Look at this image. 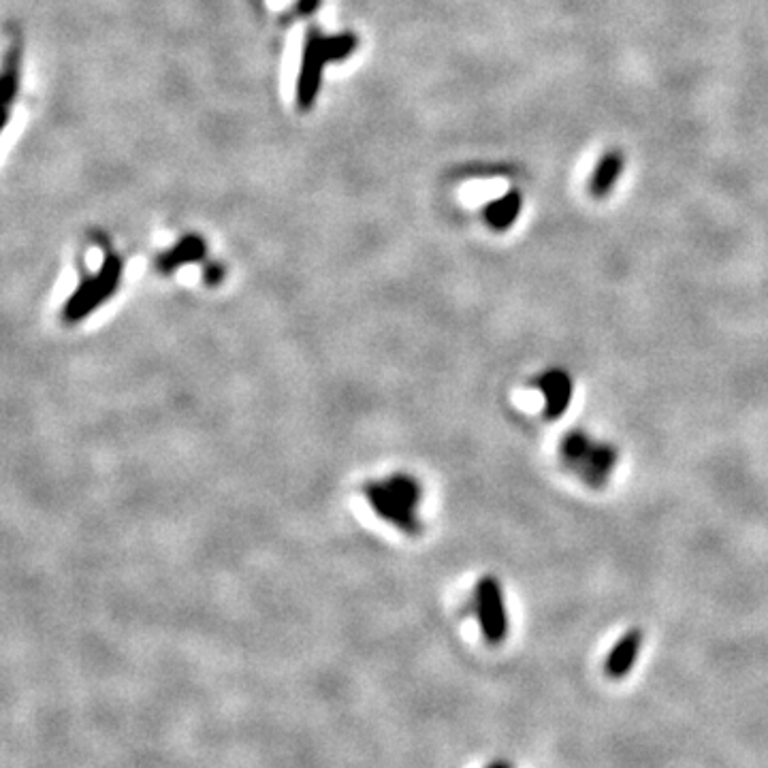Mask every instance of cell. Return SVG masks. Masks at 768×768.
Segmentation results:
<instances>
[{"label": "cell", "mask_w": 768, "mask_h": 768, "mask_svg": "<svg viewBox=\"0 0 768 768\" xmlns=\"http://www.w3.org/2000/svg\"><path fill=\"white\" fill-rule=\"evenodd\" d=\"M357 37L350 35H333L325 37L318 30H310L306 39V47H303L301 69L297 77V105L299 109H310L314 105V99L320 88V77H323V69L329 62H338L348 58L357 47Z\"/></svg>", "instance_id": "6da1fadb"}, {"label": "cell", "mask_w": 768, "mask_h": 768, "mask_svg": "<svg viewBox=\"0 0 768 768\" xmlns=\"http://www.w3.org/2000/svg\"><path fill=\"white\" fill-rule=\"evenodd\" d=\"M124 263L120 256L109 254L107 259L96 269V274L77 284L73 295L67 299L62 308V320L69 325L82 323L84 318L94 314L103 303H107L116 295L122 282Z\"/></svg>", "instance_id": "7a4b0ae2"}, {"label": "cell", "mask_w": 768, "mask_h": 768, "mask_svg": "<svg viewBox=\"0 0 768 768\" xmlns=\"http://www.w3.org/2000/svg\"><path fill=\"white\" fill-rule=\"evenodd\" d=\"M562 455L568 466L587 485L602 487L617 466V451L611 444L594 442L583 431H572L562 442Z\"/></svg>", "instance_id": "3957f363"}, {"label": "cell", "mask_w": 768, "mask_h": 768, "mask_svg": "<svg viewBox=\"0 0 768 768\" xmlns=\"http://www.w3.org/2000/svg\"><path fill=\"white\" fill-rule=\"evenodd\" d=\"M474 604H476L480 632H483L485 640L489 645H500L508 634V617H506L504 591L495 576L487 574L476 583Z\"/></svg>", "instance_id": "277c9868"}, {"label": "cell", "mask_w": 768, "mask_h": 768, "mask_svg": "<svg viewBox=\"0 0 768 768\" xmlns=\"http://www.w3.org/2000/svg\"><path fill=\"white\" fill-rule=\"evenodd\" d=\"M365 498L376 515L382 521H387L389 525H395L399 532H404L408 536L421 534V521L416 517V510L399 502L384 483L365 485Z\"/></svg>", "instance_id": "5b68a950"}, {"label": "cell", "mask_w": 768, "mask_h": 768, "mask_svg": "<svg viewBox=\"0 0 768 768\" xmlns=\"http://www.w3.org/2000/svg\"><path fill=\"white\" fill-rule=\"evenodd\" d=\"M538 387L544 395V416H547L549 421H555L568 412L574 384L564 370H549L547 374H542Z\"/></svg>", "instance_id": "8992f818"}, {"label": "cell", "mask_w": 768, "mask_h": 768, "mask_svg": "<svg viewBox=\"0 0 768 768\" xmlns=\"http://www.w3.org/2000/svg\"><path fill=\"white\" fill-rule=\"evenodd\" d=\"M640 647H643V632L638 628L628 630L619 638V643L613 647V651L608 653L606 658V675L611 679H621L626 677L628 672L634 668Z\"/></svg>", "instance_id": "52a82bcc"}, {"label": "cell", "mask_w": 768, "mask_h": 768, "mask_svg": "<svg viewBox=\"0 0 768 768\" xmlns=\"http://www.w3.org/2000/svg\"><path fill=\"white\" fill-rule=\"evenodd\" d=\"M205 252H207V246H205V242H203L199 235H186L173 248H169L167 252L160 254L158 269L163 271V274H171V271L180 269L184 265L201 261L203 256H205Z\"/></svg>", "instance_id": "ba28073f"}, {"label": "cell", "mask_w": 768, "mask_h": 768, "mask_svg": "<svg viewBox=\"0 0 768 768\" xmlns=\"http://www.w3.org/2000/svg\"><path fill=\"white\" fill-rule=\"evenodd\" d=\"M623 165H626V158H623V152L621 150H608L600 158V163L596 165L594 175H591V180H589L591 197L604 199L608 192L613 190L617 180L621 178Z\"/></svg>", "instance_id": "9c48e42d"}, {"label": "cell", "mask_w": 768, "mask_h": 768, "mask_svg": "<svg viewBox=\"0 0 768 768\" xmlns=\"http://www.w3.org/2000/svg\"><path fill=\"white\" fill-rule=\"evenodd\" d=\"M523 207V199L517 190H510L502 199H495L485 207V220L491 229L506 231L517 222Z\"/></svg>", "instance_id": "30bf717a"}, {"label": "cell", "mask_w": 768, "mask_h": 768, "mask_svg": "<svg viewBox=\"0 0 768 768\" xmlns=\"http://www.w3.org/2000/svg\"><path fill=\"white\" fill-rule=\"evenodd\" d=\"M0 86H3V94H0V103H3V120L7 122L9 107L20 90V50H15V47L5 58V73H3V79H0Z\"/></svg>", "instance_id": "8fae6325"}, {"label": "cell", "mask_w": 768, "mask_h": 768, "mask_svg": "<svg viewBox=\"0 0 768 768\" xmlns=\"http://www.w3.org/2000/svg\"><path fill=\"white\" fill-rule=\"evenodd\" d=\"M384 485H387L395 498L402 504H406L408 508H412V510L419 508V504L423 500V489L412 476L395 474V476H389L387 480H384Z\"/></svg>", "instance_id": "7c38bea8"}, {"label": "cell", "mask_w": 768, "mask_h": 768, "mask_svg": "<svg viewBox=\"0 0 768 768\" xmlns=\"http://www.w3.org/2000/svg\"><path fill=\"white\" fill-rule=\"evenodd\" d=\"M222 278H224V271H222V267H218V265H212V267H207L205 269V282L207 284H218V282H222Z\"/></svg>", "instance_id": "4fadbf2b"}, {"label": "cell", "mask_w": 768, "mask_h": 768, "mask_svg": "<svg viewBox=\"0 0 768 768\" xmlns=\"http://www.w3.org/2000/svg\"><path fill=\"white\" fill-rule=\"evenodd\" d=\"M320 5V0H299V11L301 13H312Z\"/></svg>", "instance_id": "5bb4252c"}, {"label": "cell", "mask_w": 768, "mask_h": 768, "mask_svg": "<svg viewBox=\"0 0 768 768\" xmlns=\"http://www.w3.org/2000/svg\"><path fill=\"white\" fill-rule=\"evenodd\" d=\"M487 768H515V766L508 764V762H504V760H500V762H493V764H489Z\"/></svg>", "instance_id": "9a60e30c"}]
</instances>
